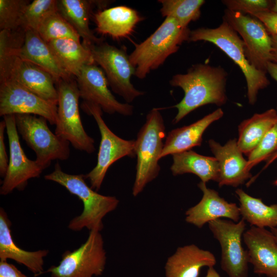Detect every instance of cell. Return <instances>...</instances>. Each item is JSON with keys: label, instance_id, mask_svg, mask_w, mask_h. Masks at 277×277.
<instances>
[{"label": "cell", "instance_id": "obj_1", "mask_svg": "<svg viewBox=\"0 0 277 277\" xmlns=\"http://www.w3.org/2000/svg\"><path fill=\"white\" fill-rule=\"evenodd\" d=\"M227 74L221 67L207 64H196L188 69L185 74L172 76L171 86L183 89V99L173 107L177 113L173 123L176 124L198 108L209 104L222 106L227 101L226 84Z\"/></svg>", "mask_w": 277, "mask_h": 277}, {"label": "cell", "instance_id": "obj_2", "mask_svg": "<svg viewBox=\"0 0 277 277\" xmlns=\"http://www.w3.org/2000/svg\"><path fill=\"white\" fill-rule=\"evenodd\" d=\"M46 180L54 182L77 196L83 204L82 213L72 219L68 228L78 231L86 228L89 231L103 229V218L117 207L119 200L113 196L98 193L88 186L84 174H70L63 172L57 163L51 173L45 175Z\"/></svg>", "mask_w": 277, "mask_h": 277}, {"label": "cell", "instance_id": "obj_3", "mask_svg": "<svg viewBox=\"0 0 277 277\" xmlns=\"http://www.w3.org/2000/svg\"><path fill=\"white\" fill-rule=\"evenodd\" d=\"M190 32L188 28H183L174 18L166 17L152 34L135 45L129 55L135 69L134 76L143 79L163 65L184 41H188Z\"/></svg>", "mask_w": 277, "mask_h": 277}, {"label": "cell", "instance_id": "obj_4", "mask_svg": "<svg viewBox=\"0 0 277 277\" xmlns=\"http://www.w3.org/2000/svg\"><path fill=\"white\" fill-rule=\"evenodd\" d=\"M210 42L225 53L243 72L250 104L254 105L260 90L270 84L266 72L258 69L247 60L245 45L237 32L225 21L216 28H199L190 31L188 42Z\"/></svg>", "mask_w": 277, "mask_h": 277}, {"label": "cell", "instance_id": "obj_5", "mask_svg": "<svg viewBox=\"0 0 277 277\" xmlns=\"http://www.w3.org/2000/svg\"><path fill=\"white\" fill-rule=\"evenodd\" d=\"M165 137L163 117L158 108H153L147 114L145 123L135 140L137 162L132 188L134 196L138 195L149 183L158 176L161 169L159 161L161 159Z\"/></svg>", "mask_w": 277, "mask_h": 277}, {"label": "cell", "instance_id": "obj_6", "mask_svg": "<svg viewBox=\"0 0 277 277\" xmlns=\"http://www.w3.org/2000/svg\"><path fill=\"white\" fill-rule=\"evenodd\" d=\"M56 84L58 102L55 134L68 141L75 149L93 152L94 140L85 131L81 118L76 81L71 77L61 80Z\"/></svg>", "mask_w": 277, "mask_h": 277}, {"label": "cell", "instance_id": "obj_7", "mask_svg": "<svg viewBox=\"0 0 277 277\" xmlns=\"http://www.w3.org/2000/svg\"><path fill=\"white\" fill-rule=\"evenodd\" d=\"M15 117L18 133L35 153V161L43 170L52 161L68 159L70 143L53 133L45 118L27 114H15Z\"/></svg>", "mask_w": 277, "mask_h": 277}, {"label": "cell", "instance_id": "obj_8", "mask_svg": "<svg viewBox=\"0 0 277 277\" xmlns=\"http://www.w3.org/2000/svg\"><path fill=\"white\" fill-rule=\"evenodd\" d=\"M95 64L100 66L109 86L127 103L133 102L144 92L136 89L131 78L135 69L131 64L126 47L117 48L104 41L87 47Z\"/></svg>", "mask_w": 277, "mask_h": 277}, {"label": "cell", "instance_id": "obj_9", "mask_svg": "<svg viewBox=\"0 0 277 277\" xmlns=\"http://www.w3.org/2000/svg\"><path fill=\"white\" fill-rule=\"evenodd\" d=\"M81 108L86 113L93 116L101 134L96 165L84 175L85 179L89 180L90 187L97 191L112 164L124 156L135 155V140H126L115 134L103 119V110L100 106L83 102Z\"/></svg>", "mask_w": 277, "mask_h": 277}, {"label": "cell", "instance_id": "obj_10", "mask_svg": "<svg viewBox=\"0 0 277 277\" xmlns=\"http://www.w3.org/2000/svg\"><path fill=\"white\" fill-rule=\"evenodd\" d=\"M106 260L100 231L91 230L84 243L73 251H66L59 264L51 266L46 272L51 277L100 276L105 270Z\"/></svg>", "mask_w": 277, "mask_h": 277}, {"label": "cell", "instance_id": "obj_11", "mask_svg": "<svg viewBox=\"0 0 277 277\" xmlns=\"http://www.w3.org/2000/svg\"><path fill=\"white\" fill-rule=\"evenodd\" d=\"M208 227L221 248V268L228 277H248L249 257L242 244L246 222L219 219L209 222Z\"/></svg>", "mask_w": 277, "mask_h": 277}, {"label": "cell", "instance_id": "obj_12", "mask_svg": "<svg viewBox=\"0 0 277 277\" xmlns=\"http://www.w3.org/2000/svg\"><path fill=\"white\" fill-rule=\"evenodd\" d=\"M4 78L14 81L42 98L57 104L55 82L50 73L9 51L0 50V79Z\"/></svg>", "mask_w": 277, "mask_h": 277}, {"label": "cell", "instance_id": "obj_13", "mask_svg": "<svg viewBox=\"0 0 277 277\" xmlns=\"http://www.w3.org/2000/svg\"><path fill=\"white\" fill-rule=\"evenodd\" d=\"M223 20L242 36L245 54L250 64L267 72L268 63L272 62V40L263 24L252 15L228 9Z\"/></svg>", "mask_w": 277, "mask_h": 277}, {"label": "cell", "instance_id": "obj_14", "mask_svg": "<svg viewBox=\"0 0 277 277\" xmlns=\"http://www.w3.org/2000/svg\"><path fill=\"white\" fill-rule=\"evenodd\" d=\"M57 110V104L42 98L17 82L0 79V116L37 115L55 125Z\"/></svg>", "mask_w": 277, "mask_h": 277}, {"label": "cell", "instance_id": "obj_15", "mask_svg": "<svg viewBox=\"0 0 277 277\" xmlns=\"http://www.w3.org/2000/svg\"><path fill=\"white\" fill-rule=\"evenodd\" d=\"M6 123L10 157L8 167L0 188V194L6 195L14 189L23 190L29 180L38 177L43 169L36 161L29 159L22 148L17 130L15 115L3 116Z\"/></svg>", "mask_w": 277, "mask_h": 277}, {"label": "cell", "instance_id": "obj_16", "mask_svg": "<svg viewBox=\"0 0 277 277\" xmlns=\"http://www.w3.org/2000/svg\"><path fill=\"white\" fill-rule=\"evenodd\" d=\"M75 77L83 102L96 105L108 114H133L132 105L118 102L112 94L103 70L96 64L83 66Z\"/></svg>", "mask_w": 277, "mask_h": 277}, {"label": "cell", "instance_id": "obj_17", "mask_svg": "<svg viewBox=\"0 0 277 277\" xmlns=\"http://www.w3.org/2000/svg\"><path fill=\"white\" fill-rule=\"evenodd\" d=\"M243 238L253 272L277 277V243L272 233L265 228L251 226Z\"/></svg>", "mask_w": 277, "mask_h": 277}, {"label": "cell", "instance_id": "obj_18", "mask_svg": "<svg viewBox=\"0 0 277 277\" xmlns=\"http://www.w3.org/2000/svg\"><path fill=\"white\" fill-rule=\"evenodd\" d=\"M0 49L9 51L22 59L37 65L50 73L55 83L61 80L73 77L62 67L48 43L35 31H25L21 47H11L0 44Z\"/></svg>", "mask_w": 277, "mask_h": 277}, {"label": "cell", "instance_id": "obj_19", "mask_svg": "<svg viewBox=\"0 0 277 277\" xmlns=\"http://www.w3.org/2000/svg\"><path fill=\"white\" fill-rule=\"evenodd\" d=\"M197 186L203 196L197 204L186 211V222L201 228L205 224L223 217L234 222L240 220L239 207L235 203L228 202L216 191L208 188L205 183L201 181Z\"/></svg>", "mask_w": 277, "mask_h": 277}, {"label": "cell", "instance_id": "obj_20", "mask_svg": "<svg viewBox=\"0 0 277 277\" xmlns=\"http://www.w3.org/2000/svg\"><path fill=\"white\" fill-rule=\"evenodd\" d=\"M208 145L219 163L217 182L219 187H236L252 176L250 171L247 168V160L243 157L236 139L230 140L224 145L210 139Z\"/></svg>", "mask_w": 277, "mask_h": 277}, {"label": "cell", "instance_id": "obj_21", "mask_svg": "<svg viewBox=\"0 0 277 277\" xmlns=\"http://www.w3.org/2000/svg\"><path fill=\"white\" fill-rule=\"evenodd\" d=\"M216 262L212 252L194 244L179 247L167 259L165 277H199L203 267H213Z\"/></svg>", "mask_w": 277, "mask_h": 277}, {"label": "cell", "instance_id": "obj_22", "mask_svg": "<svg viewBox=\"0 0 277 277\" xmlns=\"http://www.w3.org/2000/svg\"><path fill=\"white\" fill-rule=\"evenodd\" d=\"M223 114V111L219 108L189 125L169 131L164 142L160 158L200 146L206 129L212 123L221 118Z\"/></svg>", "mask_w": 277, "mask_h": 277}, {"label": "cell", "instance_id": "obj_23", "mask_svg": "<svg viewBox=\"0 0 277 277\" xmlns=\"http://www.w3.org/2000/svg\"><path fill=\"white\" fill-rule=\"evenodd\" d=\"M93 18L98 33L119 39L131 35L144 17L131 8L118 6L97 11Z\"/></svg>", "mask_w": 277, "mask_h": 277}, {"label": "cell", "instance_id": "obj_24", "mask_svg": "<svg viewBox=\"0 0 277 277\" xmlns=\"http://www.w3.org/2000/svg\"><path fill=\"white\" fill-rule=\"evenodd\" d=\"M11 221L3 208L0 209V260L12 259L25 266L35 274L43 273L46 249L28 251L19 248L12 239Z\"/></svg>", "mask_w": 277, "mask_h": 277}, {"label": "cell", "instance_id": "obj_25", "mask_svg": "<svg viewBox=\"0 0 277 277\" xmlns=\"http://www.w3.org/2000/svg\"><path fill=\"white\" fill-rule=\"evenodd\" d=\"M93 6H95L94 1H57L58 12L75 29L86 47L104 41L96 37L89 27Z\"/></svg>", "mask_w": 277, "mask_h": 277}, {"label": "cell", "instance_id": "obj_26", "mask_svg": "<svg viewBox=\"0 0 277 277\" xmlns=\"http://www.w3.org/2000/svg\"><path fill=\"white\" fill-rule=\"evenodd\" d=\"M172 158L170 170L173 175L190 173L197 175L204 183L217 182L219 166L214 157L203 155L190 150L174 154Z\"/></svg>", "mask_w": 277, "mask_h": 277}, {"label": "cell", "instance_id": "obj_27", "mask_svg": "<svg viewBox=\"0 0 277 277\" xmlns=\"http://www.w3.org/2000/svg\"><path fill=\"white\" fill-rule=\"evenodd\" d=\"M62 67L72 76L76 77L82 67L95 64L90 50L71 38H60L48 42Z\"/></svg>", "mask_w": 277, "mask_h": 277}, {"label": "cell", "instance_id": "obj_28", "mask_svg": "<svg viewBox=\"0 0 277 277\" xmlns=\"http://www.w3.org/2000/svg\"><path fill=\"white\" fill-rule=\"evenodd\" d=\"M276 122L277 111L274 109L255 113L242 122L238 127L237 140L238 146L241 152L248 156Z\"/></svg>", "mask_w": 277, "mask_h": 277}, {"label": "cell", "instance_id": "obj_29", "mask_svg": "<svg viewBox=\"0 0 277 277\" xmlns=\"http://www.w3.org/2000/svg\"><path fill=\"white\" fill-rule=\"evenodd\" d=\"M235 193L240 202L241 216L251 226L277 227V203L267 205L261 199L254 197L240 188Z\"/></svg>", "mask_w": 277, "mask_h": 277}, {"label": "cell", "instance_id": "obj_30", "mask_svg": "<svg viewBox=\"0 0 277 277\" xmlns=\"http://www.w3.org/2000/svg\"><path fill=\"white\" fill-rule=\"evenodd\" d=\"M162 5L160 12L163 17L175 19L183 28H188L192 21L201 16V8L205 3L203 0H159Z\"/></svg>", "mask_w": 277, "mask_h": 277}, {"label": "cell", "instance_id": "obj_31", "mask_svg": "<svg viewBox=\"0 0 277 277\" xmlns=\"http://www.w3.org/2000/svg\"><path fill=\"white\" fill-rule=\"evenodd\" d=\"M37 33L46 42L71 38L80 41V36L72 26L56 11L49 14L41 24Z\"/></svg>", "mask_w": 277, "mask_h": 277}, {"label": "cell", "instance_id": "obj_32", "mask_svg": "<svg viewBox=\"0 0 277 277\" xmlns=\"http://www.w3.org/2000/svg\"><path fill=\"white\" fill-rule=\"evenodd\" d=\"M57 10V1L34 0L27 6L22 17L19 29L37 30L43 21L51 13Z\"/></svg>", "mask_w": 277, "mask_h": 277}, {"label": "cell", "instance_id": "obj_33", "mask_svg": "<svg viewBox=\"0 0 277 277\" xmlns=\"http://www.w3.org/2000/svg\"><path fill=\"white\" fill-rule=\"evenodd\" d=\"M29 3L28 0H0L1 30L19 29L22 17Z\"/></svg>", "mask_w": 277, "mask_h": 277}, {"label": "cell", "instance_id": "obj_34", "mask_svg": "<svg viewBox=\"0 0 277 277\" xmlns=\"http://www.w3.org/2000/svg\"><path fill=\"white\" fill-rule=\"evenodd\" d=\"M277 151V122L265 135L260 144L249 154L247 168H251L262 161H266Z\"/></svg>", "mask_w": 277, "mask_h": 277}, {"label": "cell", "instance_id": "obj_35", "mask_svg": "<svg viewBox=\"0 0 277 277\" xmlns=\"http://www.w3.org/2000/svg\"><path fill=\"white\" fill-rule=\"evenodd\" d=\"M222 2L228 10L246 13L250 15L271 10L273 3V1L268 0H225Z\"/></svg>", "mask_w": 277, "mask_h": 277}, {"label": "cell", "instance_id": "obj_36", "mask_svg": "<svg viewBox=\"0 0 277 277\" xmlns=\"http://www.w3.org/2000/svg\"><path fill=\"white\" fill-rule=\"evenodd\" d=\"M259 19L270 35H277V13L271 10L259 12L252 15Z\"/></svg>", "mask_w": 277, "mask_h": 277}, {"label": "cell", "instance_id": "obj_37", "mask_svg": "<svg viewBox=\"0 0 277 277\" xmlns=\"http://www.w3.org/2000/svg\"><path fill=\"white\" fill-rule=\"evenodd\" d=\"M6 127V123L3 120L0 122V175L3 178L7 173L9 164L4 140Z\"/></svg>", "mask_w": 277, "mask_h": 277}, {"label": "cell", "instance_id": "obj_38", "mask_svg": "<svg viewBox=\"0 0 277 277\" xmlns=\"http://www.w3.org/2000/svg\"><path fill=\"white\" fill-rule=\"evenodd\" d=\"M0 277H28L7 261L0 260Z\"/></svg>", "mask_w": 277, "mask_h": 277}, {"label": "cell", "instance_id": "obj_39", "mask_svg": "<svg viewBox=\"0 0 277 277\" xmlns=\"http://www.w3.org/2000/svg\"><path fill=\"white\" fill-rule=\"evenodd\" d=\"M266 71L277 82V63L269 62L267 66Z\"/></svg>", "mask_w": 277, "mask_h": 277}, {"label": "cell", "instance_id": "obj_40", "mask_svg": "<svg viewBox=\"0 0 277 277\" xmlns=\"http://www.w3.org/2000/svg\"><path fill=\"white\" fill-rule=\"evenodd\" d=\"M272 40V62L277 63V35H271Z\"/></svg>", "mask_w": 277, "mask_h": 277}, {"label": "cell", "instance_id": "obj_41", "mask_svg": "<svg viewBox=\"0 0 277 277\" xmlns=\"http://www.w3.org/2000/svg\"><path fill=\"white\" fill-rule=\"evenodd\" d=\"M205 277H220L219 273L213 267L208 268Z\"/></svg>", "mask_w": 277, "mask_h": 277}, {"label": "cell", "instance_id": "obj_42", "mask_svg": "<svg viewBox=\"0 0 277 277\" xmlns=\"http://www.w3.org/2000/svg\"><path fill=\"white\" fill-rule=\"evenodd\" d=\"M276 159H277V151L266 161V165L264 166V169L266 168L269 165H270Z\"/></svg>", "mask_w": 277, "mask_h": 277}, {"label": "cell", "instance_id": "obj_43", "mask_svg": "<svg viewBox=\"0 0 277 277\" xmlns=\"http://www.w3.org/2000/svg\"><path fill=\"white\" fill-rule=\"evenodd\" d=\"M270 231L272 233L277 243V227L270 228Z\"/></svg>", "mask_w": 277, "mask_h": 277}, {"label": "cell", "instance_id": "obj_44", "mask_svg": "<svg viewBox=\"0 0 277 277\" xmlns=\"http://www.w3.org/2000/svg\"><path fill=\"white\" fill-rule=\"evenodd\" d=\"M271 10L273 12L277 13V0L273 1L272 7Z\"/></svg>", "mask_w": 277, "mask_h": 277}, {"label": "cell", "instance_id": "obj_45", "mask_svg": "<svg viewBox=\"0 0 277 277\" xmlns=\"http://www.w3.org/2000/svg\"><path fill=\"white\" fill-rule=\"evenodd\" d=\"M274 185H275V186H277V180H276L274 182Z\"/></svg>", "mask_w": 277, "mask_h": 277}]
</instances>
